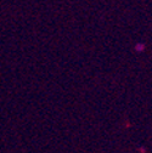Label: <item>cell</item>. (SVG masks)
<instances>
[{
	"instance_id": "obj_1",
	"label": "cell",
	"mask_w": 152,
	"mask_h": 153,
	"mask_svg": "<svg viewBox=\"0 0 152 153\" xmlns=\"http://www.w3.org/2000/svg\"><path fill=\"white\" fill-rule=\"evenodd\" d=\"M135 50H136L138 52L144 51V50H145V44H144V43H138V44L135 45Z\"/></svg>"
}]
</instances>
